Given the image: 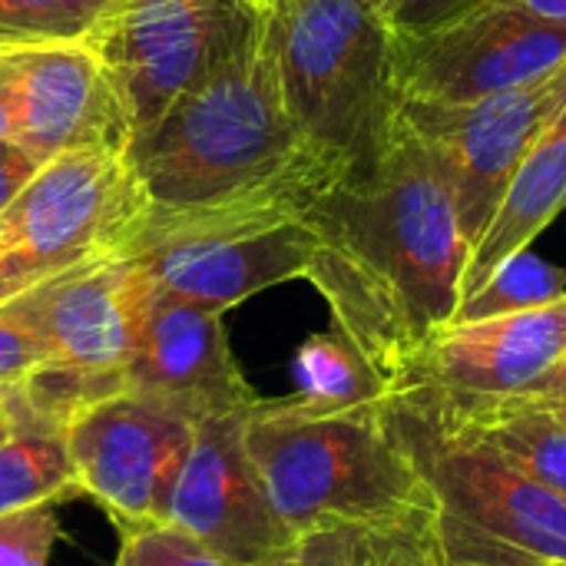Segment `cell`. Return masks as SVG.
I'll list each match as a JSON object with an SVG mask.
<instances>
[{"label":"cell","mask_w":566,"mask_h":566,"mask_svg":"<svg viewBox=\"0 0 566 566\" xmlns=\"http://www.w3.org/2000/svg\"><path fill=\"white\" fill-rule=\"evenodd\" d=\"M302 219L318 239L305 279L391 391L461 302L471 245L448 179L395 109L381 153L345 172Z\"/></svg>","instance_id":"obj_1"},{"label":"cell","mask_w":566,"mask_h":566,"mask_svg":"<svg viewBox=\"0 0 566 566\" xmlns=\"http://www.w3.org/2000/svg\"><path fill=\"white\" fill-rule=\"evenodd\" d=\"M315 156L335 153L315 146L285 106L265 10L129 146L159 209L262 186Z\"/></svg>","instance_id":"obj_2"},{"label":"cell","mask_w":566,"mask_h":566,"mask_svg":"<svg viewBox=\"0 0 566 566\" xmlns=\"http://www.w3.org/2000/svg\"><path fill=\"white\" fill-rule=\"evenodd\" d=\"M352 166L315 156L262 186L179 209L149 206L126 259L166 292L226 312L249 295L305 279L318 239L302 219Z\"/></svg>","instance_id":"obj_3"},{"label":"cell","mask_w":566,"mask_h":566,"mask_svg":"<svg viewBox=\"0 0 566 566\" xmlns=\"http://www.w3.org/2000/svg\"><path fill=\"white\" fill-rule=\"evenodd\" d=\"M242 441L292 541L315 527H368L434 507L424 478L388 431L381 408L305 415L285 398H259L242 421Z\"/></svg>","instance_id":"obj_4"},{"label":"cell","mask_w":566,"mask_h":566,"mask_svg":"<svg viewBox=\"0 0 566 566\" xmlns=\"http://www.w3.org/2000/svg\"><path fill=\"white\" fill-rule=\"evenodd\" d=\"M295 126L352 169L368 166L391 126V40L378 0H272L265 10Z\"/></svg>","instance_id":"obj_5"},{"label":"cell","mask_w":566,"mask_h":566,"mask_svg":"<svg viewBox=\"0 0 566 566\" xmlns=\"http://www.w3.org/2000/svg\"><path fill=\"white\" fill-rule=\"evenodd\" d=\"M385 424L434 497L441 566H564L566 501L385 398Z\"/></svg>","instance_id":"obj_6"},{"label":"cell","mask_w":566,"mask_h":566,"mask_svg":"<svg viewBox=\"0 0 566 566\" xmlns=\"http://www.w3.org/2000/svg\"><path fill=\"white\" fill-rule=\"evenodd\" d=\"M149 196L116 149H76L50 159L0 212V305L126 252Z\"/></svg>","instance_id":"obj_7"},{"label":"cell","mask_w":566,"mask_h":566,"mask_svg":"<svg viewBox=\"0 0 566 566\" xmlns=\"http://www.w3.org/2000/svg\"><path fill=\"white\" fill-rule=\"evenodd\" d=\"M566 106V63L551 76L478 103L398 99V119L424 143L448 179L458 222L474 249L488 232L517 166Z\"/></svg>","instance_id":"obj_8"},{"label":"cell","mask_w":566,"mask_h":566,"mask_svg":"<svg viewBox=\"0 0 566 566\" xmlns=\"http://www.w3.org/2000/svg\"><path fill=\"white\" fill-rule=\"evenodd\" d=\"M269 10L265 0H113L86 43L109 70L133 139Z\"/></svg>","instance_id":"obj_9"},{"label":"cell","mask_w":566,"mask_h":566,"mask_svg":"<svg viewBox=\"0 0 566 566\" xmlns=\"http://www.w3.org/2000/svg\"><path fill=\"white\" fill-rule=\"evenodd\" d=\"M566 63V27L511 0H488L421 36L391 40L398 99L478 103L531 86Z\"/></svg>","instance_id":"obj_10"},{"label":"cell","mask_w":566,"mask_h":566,"mask_svg":"<svg viewBox=\"0 0 566 566\" xmlns=\"http://www.w3.org/2000/svg\"><path fill=\"white\" fill-rule=\"evenodd\" d=\"M192 431L186 411L146 395L123 391L90 405L66 428L80 494L93 497L119 534L166 524Z\"/></svg>","instance_id":"obj_11"},{"label":"cell","mask_w":566,"mask_h":566,"mask_svg":"<svg viewBox=\"0 0 566 566\" xmlns=\"http://www.w3.org/2000/svg\"><path fill=\"white\" fill-rule=\"evenodd\" d=\"M0 90L13 116V143L43 163L76 149L129 153L126 103L86 40L3 46Z\"/></svg>","instance_id":"obj_12"},{"label":"cell","mask_w":566,"mask_h":566,"mask_svg":"<svg viewBox=\"0 0 566 566\" xmlns=\"http://www.w3.org/2000/svg\"><path fill=\"white\" fill-rule=\"evenodd\" d=\"M149 289L153 279L143 265L116 255L50 279L3 308L40 338L50 368L126 391V365L139 338Z\"/></svg>","instance_id":"obj_13"},{"label":"cell","mask_w":566,"mask_h":566,"mask_svg":"<svg viewBox=\"0 0 566 566\" xmlns=\"http://www.w3.org/2000/svg\"><path fill=\"white\" fill-rule=\"evenodd\" d=\"M245 415L199 418L166 521L235 566H275L292 547L242 441Z\"/></svg>","instance_id":"obj_14"},{"label":"cell","mask_w":566,"mask_h":566,"mask_svg":"<svg viewBox=\"0 0 566 566\" xmlns=\"http://www.w3.org/2000/svg\"><path fill=\"white\" fill-rule=\"evenodd\" d=\"M126 391L166 401L192 421L249 415L259 405L229 348L222 312L172 295L156 282L126 365Z\"/></svg>","instance_id":"obj_15"},{"label":"cell","mask_w":566,"mask_h":566,"mask_svg":"<svg viewBox=\"0 0 566 566\" xmlns=\"http://www.w3.org/2000/svg\"><path fill=\"white\" fill-rule=\"evenodd\" d=\"M564 355L566 295L531 312L448 322L411 355L391 391L514 398L541 381Z\"/></svg>","instance_id":"obj_16"},{"label":"cell","mask_w":566,"mask_h":566,"mask_svg":"<svg viewBox=\"0 0 566 566\" xmlns=\"http://www.w3.org/2000/svg\"><path fill=\"white\" fill-rule=\"evenodd\" d=\"M566 209V106L531 146L517 166L488 232L471 249L461 275V302L474 295L491 272L511 255L531 249V242ZM458 302V305H461Z\"/></svg>","instance_id":"obj_17"},{"label":"cell","mask_w":566,"mask_h":566,"mask_svg":"<svg viewBox=\"0 0 566 566\" xmlns=\"http://www.w3.org/2000/svg\"><path fill=\"white\" fill-rule=\"evenodd\" d=\"M0 398L10 415V431L0 441V517L76 497L66 428L40 415L17 385L0 388Z\"/></svg>","instance_id":"obj_18"},{"label":"cell","mask_w":566,"mask_h":566,"mask_svg":"<svg viewBox=\"0 0 566 566\" xmlns=\"http://www.w3.org/2000/svg\"><path fill=\"white\" fill-rule=\"evenodd\" d=\"M295 391L285 398L305 415H348L381 408L388 385L358 345L338 328L305 338L292 358Z\"/></svg>","instance_id":"obj_19"},{"label":"cell","mask_w":566,"mask_h":566,"mask_svg":"<svg viewBox=\"0 0 566 566\" xmlns=\"http://www.w3.org/2000/svg\"><path fill=\"white\" fill-rule=\"evenodd\" d=\"M564 295V269H557L554 262L524 249V252L511 255L507 262H501L491 272V279L454 308L451 322H484V318H501V315H514V312H531V308H544Z\"/></svg>","instance_id":"obj_20"},{"label":"cell","mask_w":566,"mask_h":566,"mask_svg":"<svg viewBox=\"0 0 566 566\" xmlns=\"http://www.w3.org/2000/svg\"><path fill=\"white\" fill-rule=\"evenodd\" d=\"M113 0H0V50L86 40Z\"/></svg>","instance_id":"obj_21"},{"label":"cell","mask_w":566,"mask_h":566,"mask_svg":"<svg viewBox=\"0 0 566 566\" xmlns=\"http://www.w3.org/2000/svg\"><path fill=\"white\" fill-rule=\"evenodd\" d=\"M361 566H441L434 541V507L368 524L361 537Z\"/></svg>","instance_id":"obj_22"},{"label":"cell","mask_w":566,"mask_h":566,"mask_svg":"<svg viewBox=\"0 0 566 566\" xmlns=\"http://www.w3.org/2000/svg\"><path fill=\"white\" fill-rule=\"evenodd\" d=\"M119 537L123 544L113 566H235L169 521Z\"/></svg>","instance_id":"obj_23"},{"label":"cell","mask_w":566,"mask_h":566,"mask_svg":"<svg viewBox=\"0 0 566 566\" xmlns=\"http://www.w3.org/2000/svg\"><path fill=\"white\" fill-rule=\"evenodd\" d=\"M56 537V504H36L0 517V566H46Z\"/></svg>","instance_id":"obj_24"},{"label":"cell","mask_w":566,"mask_h":566,"mask_svg":"<svg viewBox=\"0 0 566 566\" xmlns=\"http://www.w3.org/2000/svg\"><path fill=\"white\" fill-rule=\"evenodd\" d=\"M365 527L335 524L298 534L279 566H361Z\"/></svg>","instance_id":"obj_25"},{"label":"cell","mask_w":566,"mask_h":566,"mask_svg":"<svg viewBox=\"0 0 566 566\" xmlns=\"http://www.w3.org/2000/svg\"><path fill=\"white\" fill-rule=\"evenodd\" d=\"M385 23L395 36H421L461 20L488 0H378Z\"/></svg>","instance_id":"obj_26"},{"label":"cell","mask_w":566,"mask_h":566,"mask_svg":"<svg viewBox=\"0 0 566 566\" xmlns=\"http://www.w3.org/2000/svg\"><path fill=\"white\" fill-rule=\"evenodd\" d=\"M40 365H46L40 338L13 312L0 305V388L23 381Z\"/></svg>","instance_id":"obj_27"},{"label":"cell","mask_w":566,"mask_h":566,"mask_svg":"<svg viewBox=\"0 0 566 566\" xmlns=\"http://www.w3.org/2000/svg\"><path fill=\"white\" fill-rule=\"evenodd\" d=\"M46 163L13 139H0V212L33 182Z\"/></svg>","instance_id":"obj_28"},{"label":"cell","mask_w":566,"mask_h":566,"mask_svg":"<svg viewBox=\"0 0 566 566\" xmlns=\"http://www.w3.org/2000/svg\"><path fill=\"white\" fill-rule=\"evenodd\" d=\"M514 398H527V401H537V405L566 411V355L541 381H534L524 395H514Z\"/></svg>","instance_id":"obj_29"},{"label":"cell","mask_w":566,"mask_h":566,"mask_svg":"<svg viewBox=\"0 0 566 566\" xmlns=\"http://www.w3.org/2000/svg\"><path fill=\"white\" fill-rule=\"evenodd\" d=\"M511 3H517V7H524V10H531V13L551 20V23L566 27V0H511Z\"/></svg>","instance_id":"obj_30"},{"label":"cell","mask_w":566,"mask_h":566,"mask_svg":"<svg viewBox=\"0 0 566 566\" xmlns=\"http://www.w3.org/2000/svg\"><path fill=\"white\" fill-rule=\"evenodd\" d=\"M13 136V116H10V103L0 90V139H10Z\"/></svg>","instance_id":"obj_31"},{"label":"cell","mask_w":566,"mask_h":566,"mask_svg":"<svg viewBox=\"0 0 566 566\" xmlns=\"http://www.w3.org/2000/svg\"><path fill=\"white\" fill-rule=\"evenodd\" d=\"M7 431H10V415H7V408H3V398H0V441L7 438Z\"/></svg>","instance_id":"obj_32"},{"label":"cell","mask_w":566,"mask_h":566,"mask_svg":"<svg viewBox=\"0 0 566 566\" xmlns=\"http://www.w3.org/2000/svg\"><path fill=\"white\" fill-rule=\"evenodd\" d=\"M265 3H272V0H265Z\"/></svg>","instance_id":"obj_33"},{"label":"cell","mask_w":566,"mask_h":566,"mask_svg":"<svg viewBox=\"0 0 566 566\" xmlns=\"http://www.w3.org/2000/svg\"><path fill=\"white\" fill-rule=\"evenodd\" d=\"M564 566H566V564H564Z\"/></svg>","instance_id":"obj_34"}]
</instances>
